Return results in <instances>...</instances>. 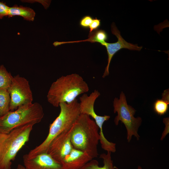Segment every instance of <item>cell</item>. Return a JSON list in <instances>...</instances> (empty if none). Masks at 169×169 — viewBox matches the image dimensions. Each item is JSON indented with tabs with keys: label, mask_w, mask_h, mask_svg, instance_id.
Returning a JSON list of instances; mask_svg holds the SVG:
<instances>
[{
	"label": "cell",
	"mask_w": 169,
	"mask_h": 169,
	"mask_svg": "<svg viewBox=\"0 0 169 169\" xmlns=\"http://www.w3.org/2000/svg\"><path fill=\"white\" fill-rule=\"evenodd\" d=\"M93 159L86 152L73 148L60 164L64 169H80Z\"/></svg>",
	"instance_id": "8fae6325"
},
{
	"label": "cell",
	"mask_w": 169,
	"mask_h": 169,
	"mask_svg": "<svg viewBox=\"0 0 169 169\" xmlns=\"http://www.w3.org/2000/svg\"><path fill=\"white\" fill-rule=\"evenodd\" d=\"M10 102V111L18 107L32 103L33 97L29 81L19 74L13 76L12 83L8 90Z\"/></svg>",
	"instance_id": "52a82bcc"
},
{
	"label": "cell",
	"mask_w": 169,
	"mask_h": 169,
	"mask_svg": "<svg viewBox=\"0 0 169 169\" xmlns=\"http://www.w3.org/2000/svg\"><path fill=\"white\" fill-rule=\"evenodd\" d=\"M13 77L3 65H0V90H8L11 85Z\"/></svg>",
	"instance_id": "2e32d148"
},
{
	"label": "cell",
	"mask_w": 169,
	"mask_h": 169,
	"mask_svg": "<svg viewBox=\"0 0 169 169\" xmlns=\"http://www.w3.org/2000/svg\"><path fill=\"white\" fill-rule=\"evenodd\" d=\"M44 115L43 107L38 102L20 106L0 117V133L8 134L20 126L34 125L41 121Z\"/></svg>",
	"instance_id": "277c9868"
},
{
	"label": "cell",
	"mask_w": 169,
	"mask_h": 169,
	"mask_svg": "<svg viewBox=\"0 0 169 169\" xmlns=\"http://www.w3.org/2000/svg\"><path fill=\"white\" fill-rule=\"evenodd\" d=\"M162 99L169 102V92L168 90H166L164 91L162 94Z\"/></svg>",
	"instance_id": "44dd1931"
},
{
	"label": "cell",
	"mask_w": 169,
	"mask_h": 169,
	"mask_svg": "<svg viewBox=\"0 0 169 169\" xmlns=\"http://www.w3.org/2000/svg\"><path fill=\"white\" fill-rule=\"evenodd\" d=\"M111 31L112 33L117 37L118 41L114 43H108L105 42L101 44L106 48L108 56V63L102 76L103 78L109 75V67L111 61L117 52L123 48L140 51L142 48V46H138L137 44H134L126 41L121 36L120 31L114 23L111 25Z\"/></svg>",
	"instance_id": "9c48e42d"
},
{
	"label": "cell",
	"mask_w": 169,
	"mask_h": 169,
	"mask_svg": "<svg viewBox=\"0 0 169 169\" xmlns=\"http://www.w3.org/2000/svg\"><path fill=\"white\" fill-rule=\"evenodd\" d=\"M15 169H26L24 166L22 165L19 164L17 166Z\"/></svg>",
	"instance_id": "603a6c76"
},
{
	"label": "cell",
	"mask_w": 169,
	"mask_h": 169,
	"mask_svg": "<svg viewBox=\"0 0 169 169\" xmlns=\"http://www.w3.org/2000/svg\"><path fill=\"white\" fill-rule=\"evenodd\" d=\"M99 129L90 116L81 114L71 128L70 141L73 148L86 152L93 159L97 157Z\"/></svg>",
	"instance_id": "7a4b0ae2"
},
{
	"label": "cell",
	"mask_w": 169,
	"mask_h": 169,
	"mask_svg": "<svg viewBox=\"0 0 169 169\" xmlns=\"http://www.w3.org/2000/svg\"><path fill=\"white\" fill-rule=\"evenodd\" d=\"M89 87L82 77L77 74L62 76L51 84L47 95L48 102L55 107L60 103H70L81 94L88 91Z\"/></svg>",
	"instance_id": "3957f363"
},
{
	"label": "cell",
	"mask_w": 169,
	"mask_h": 169,
	"mask_svg": "<svg viewBox=\"0 0 169 169\" xmlns=\"http://www.w3.org/2000/svg\"><path fill=\"white\" fill-rule=\"evenodd\" d=\"M100 25V20L96 18L93 19L92 24L89 27L90 28V33L92 32L97 29Z\"/></svg>",
	"instance_id": "ffe728a7"
},
{
	"label": "cell",
	"mask_w": 169,
	"mask_h": 169,
	"mask_svg": "<svg viewBox=\"0 0 169 169\" xmlns=\"http://www.w3.org/2000/svg\"><path fill=\"white\" fill-rule=\"evenodd\" d=\"M108 35L105 31L101 29H96L90 33L88 35V38L84 40L74 41L54 42L53 44L55 46H57L66 43H78L82 42H90L91 43L98 42L101 44L102 43L105 42L107 39Z\"/></svg>",
	"instance_id": "5bb4252c"
},
{
	"label": "cell",
	"mask_w": 169,
	"mask_h": 169,
	"mask_svg": "<svg viewBox=\"0 0 169 169\" xmlns=\"http://www.w3.org/2000/svg\"><path fill=\"white\" fill-rule=\"evenodd\" d=\"M10 98L8 90H0V117L10 110Z\"/></svg>",
	"instance_id": "9a60e30c"
},
{
	"label": "cell",
	"mask_w": 169,
	"mask_h": 169,
	"mask_svg": "<svg viewBox=\"0 0 169 169\" xmlns=\"http://www.w3.org/2000/svg\"><path fill=\"white\" fill-rule=\"evenodd\" d=\"M113 106L114 113H117L114 120L115 125H118L119 121L124 124L126 129L127 139L128 142L131 141L133 136L138 140L140 137L138 131L142 120L140 117H134L136 110L127 104L125 96L123 92H121L119 99L115 98Z\"/></svg>",
	"instance_id": "8992f818"
},
{
	"label": "cell",
	"mask_w": 169,
	"mask_h": 169,
	"mask_svg": "<svg viewBox=\"0 0 169 169\" xmlns=\"http://www.w3.org/2000/svg\"><path fill=\"white\" fill-rule=\"evenodd\" d=\"M35 15V13L34 11L29 7L15 5L9 8L8 16L11 17L19 16L23 17L24 20L33 21Z\"/></svg>",
	"instance_id": "4fadbf2b"
},
{
	"label": "cell",
	"mask_w": 169,
	"mask_h": 169,
	"mask_svg": "<svg viewBox=\"0 0 169 169\" xmlns=\"http://www.w3.org/2000/svg\"><path fill=\"white\" fill-rule=\"evenodd\" d=\"M93 19L90 16H85L80 20V25L83 28H89L92 23Z\"/></svg>",
	"instance_id": "ac0fdd59"
},
{
	"label": "cell",
	"mask_w": 169,
	"mask_h": 169,
	"mask_svg": "<svg viewBox=\"0 0 169 169\" xmlns=\"http://www.w3.org/2000/svg\"><path fill=\"white\" fill-rule=\"evenodd\" d=\"M111 153L108 151L107 154L102 153L100 155V158L103 160V166H99L98 161L93 159L80 169H117L113 166Z\"/></svg>",
	"instance_id": "7c38bea8"
},
{
	"label": "cell",
	"mask_w": 169,
	"mask_h": 169,
	"mask_svg": "<svg viewBox=\"0 0 169 169\" xmlns=\"http://www.w3.org/2000/svg\"><path fill=\"white\" fill-rule=\"evenodd\" d=\"M169 103L163 100L157 99L154 103L153 109L158 115H162L167 111Z\"/></svg>",
	"instance_id": "e0dca14e"
},
{
	"label": "cell",
	"mask_w": 169,
	"mask_h": 169,
	"mask_svg": "<svg viewBox=\"0 0 169 169\" xmlns=\"http://www.w3.org/2000/svg\"><path fill=\"white\" fill-rule=\"evenodd\" d=\"M115 167L117 168V169H119L116 167L115 166ZM137 169H142L141 166H138L137 167Z\"/></svg>",
	"instance_id": "cb8c5ba5"
},
{
	"label": "cell",
	"mask_w": 169,
	"mask_h": 169,
	"mask_svg": "<svg viewBox=\"0 0 169 169\" xmlns=\"http://www.w3.org/2000/svg\"><path fill=\"white\" fill-rule=\"evenodd\" d=\"M23 158L26 169H64L60 163L46 152L31 158H28L25 154Z\"/></svg>",
	"instance_id": "30bf717a"
},
{
	"label": "cell",
	"mask_w": 169,
	"mask_h": 169,
	"mask_svg": "<svg viewBox=\"0 0 169 169\" xmlns=\"http://www.w3.org/2000/svg\"><path fill=\"white\" fill-rule=\"evenodd\" d=\"M59 106V114L50 125L47 136L40 144L26 154L28 158L46 152L52 141L63 132L70 129L81 114L79 103L77 99L70 103H61Z\"/></svg>",
	"instance_id": "6da1fadb"
},
{
	"label": "cell",
	"mask_w": 169,
	"mask_h": 169,
	"mask_svg": "<svg viewBox=\"0 0 169 169\" xmlns=\"http://www.w3.org/2000/svg\"><path fill=\"white\" fill-rule=\"evenodd\" d=\"M33 124L15 128L8 134L0 149V169H12V161L29 140Z\"/></svg>",
	"instance_id": "5b68a950"
},
{
	"label": "cell",
	"mask_w": 169,
	"mask_h": 169,
	"mask_svg": "<svg viewBox=\"0 0 169 169\" xmlns=\"http://www.w3.org/2000/svg\"><path fill=\"white\" fill-rule=\"evenodd\" d=\"M7 135L8 134L0 133V149L3 142L6 138Z\"/></svg>",
	"instance_id": "7402d4cb"
},
{
	"label": "cell",
	"mask_w": 169,
	"mask_h": 169,
	"mask_svg": "<svg viewBox=\"0 0 169 169\" xmlns=\"http://www.w3.org/2000/svg\"><path fill=\"white\" fill-rule=\"evenodd\" d=\"M71 128L55 137L47 150L46 152L59 163L74 148L70 141Z\"/></svg>",
	"instance_id": "ba28073f"
},
{
	"label": "cell",
	"mask_w": 169,
	"mask_h": 169,
	"mask_svg": "<svg viewBox=\"0 0 169 169\" xmlns=\"http://www.w3.org/2000/svg\"><path fill=\"white\" fill-rule=\"evenodd\" d=\"M9 8L5 3L0 1V19L8 16Z\"/></svg>",
	"instance_id": "d6986e66"
}]
</instances>
